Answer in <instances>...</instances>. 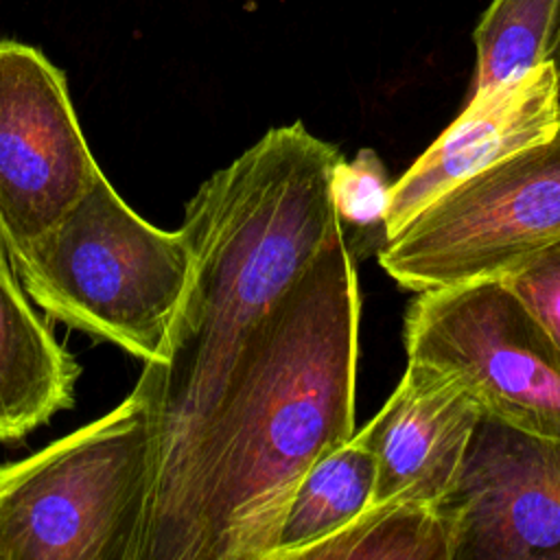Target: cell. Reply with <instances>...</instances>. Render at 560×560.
I'll return each mask as SVG.
<instances>
[{
	"instance_id": "cell-5",
	"label": "cell",
	"mask_w": 560,
	"mask_h": 560,
	"mask_svg": "<svg viewBox=\"0 0 560 560\" xmlns=\"http://www.w3.org/2000/svg\"><path fill=\"white\" fill-rule=\"evenodd\" d=\"M560 241V125L444 192L394 234L378 265L413 293L497 278Z\"/></svg>"
},
{
	"instance_id": "cell-3",
	"label": "cell",
	"mask_w": 560,
	"mask_h": 560,
	"mask_svg": "<svg viewBox=\"0 0 560 560\" xmlns=\"http://www.w3.org/2000/svg\"><path fill=\"white\" fill-rule=\"evenodd\" d=\"M11 262L50 319L144 363L162 357L190 276L186 232L144 221L103 171L90 190Z\"/></svg>"
},
{
	"instance_id": "cell-12",
	"label": "cell",
	"mask_w": 560,
	"mask_h": 560,
	"mask_svg": "<svg viewBox=\"0 0 560 560\" xmlns=\"http://www.w3.org/2000/svg\"><path fill=\"white\" fill-rule=\"evenodd\" d=\"M374 486L376 459L357 435L322 455L300 479L269 560H302L372 505Z\"/></svg>"
},
{
	"instance_id": "cell-9",
	"label": "cell",
	"mask_w": 560,
	"mask_h": 560,
	"mask_svg": "<svg viewBox=\"0 0 560 560\" xmlns=\"http://www.w3.org/2000/svg\"><path fill=\"white\" fill-rule=\"evenodd\" d=\"M481 416V405L455 376L422 361H407L381 411L354 433L376 459L372 505H440L459 477Z\"/></svg>"
},
{
	"instance_id": "cell-6",
	"label": "cell",
	"mask_w": 560,
	"mask_h": 560,
	"mask_svg": "<svg viewBox=\"0 0 560 560\" xmlns=\"http://www.w3.org/2000/svg\"><path fill=\"white\" fill-rule=\"evenodd\" d=\"M405 346L409 361L455 376L486 413L560 438V350L501 278L420 291Z\"/></svg>"
},
{
	"instance_id": "cell-1",
	"label": "cell",
	"mask_w": 560,
	"mask_h": 560,
	"mask_svg": "<svg viewBox=\"0 0 560 560\" xmlns=\"http://www.w3.org/2000/svg\"><path fill=\"white\" fill-rule=\"evenodd\" d=\"M343 155L300 120L269 129L214 171L184 210L190 276L162 357L136 383L155 468L138 560H147L258 322L339 228L332 173Z\"/></svg>"
},
{
	"instance_id": "cell-4",
	"label": "cell",
	"mask_w": 560,
	"mask_h": 560,
	"mask_svg": "<svg viewBox=\"0 0 560 560\" xmlns=\"http://www.w3.org/2000/svg\"><path fill=\"white\" fill-rule=\"evenodd\" d=\"M155 444L136 389L105 416L0 464V560H138Z\"/></svg>"
},
{
	"instance_id": "cell-2",
	"label": "cell",
	"mask_w": 560,
	"mask_h": 560,
	"mask_svg": "<svg viewBox=\"0 0 560 560\" xmlns=\"http://www.w3.org/2000/svg\"><path fill=\"white\" fill-rule=\"evenodd\" d=\"M359 322L337 228L258 322L147 560H269L300 479L354 435Z\"/></svg>"
},
{
	"instance_id": "cell-8",
	"label": "cell",
	"mask_w": 560,
	"mask_h": 560,
	"mask_svg": "<svg viewBox=\"0 0 560 560\" xmlns=\"http://www.w3.org/2000/svg\"><path fill=\"white\" fill-rule=\"evenodd\" d=\"M442 505L453 560H560V438L483 411Z\"/></svg>"
},
{
	"instance_id": "cell-14",
	"label": "cell",
	"mask_w": 560,
	"mask_h": 560,
	"mask_svg": "<svg viewBox=\"0 0 560 560\" xmlns=\"http://www.w3.org/2000/svg\"><path fill=\"white\" fill-rule=\"evenodd\" d=\"M558 20L560 0H492L472 33L475 92L518 79L547 61Z\"/></svg>"
},
{
	"instance_id": "cell-7",
	"label": "cell",
	"mask_w": 560,
	"mask_h": 560,
	"mask_svg": "<svg viewBox=\"0 0 560 560\" xmlns=\"http://www.w3.org/2000/svg\"><path fill=\"white\" fill-rule=\"evenodd\" d=\"M101 166L68 81L35 46L0 42V247L15 256L94 184Z\"/></svg>"
},
{
	"instance_id": "cell-11",
	"label": "cell",
	"mask_w": 560,
	"mask_h": 560,
	"mask_svg": "<svg viewBox=\"0 0 560 560\" xmlns=\"http://www.w3.org/2000/svg\"><path fill=\"white\" fill-rule=\"evenodd\" d=\"M31 302L0 247V444L26 438L74 405L81 368Z\"/></svg>"
},
{
	"instance_id": "cell-13",
	"label": "cell",
	"mask_w": 560,
	"mask_h": 560,
	"mask_svg": "<svg viewBox=\"0 0 560 560\" xmlns=\"http://www.w3.org/2000/svg\"><path fill=\"white\" fill-rule=\"evenodd\" d=\"M302 560H453L451 521L442 503H376Z\"/></svg>"
},
{
	"instance_id": "cell-15",
	"label": "cell",
	"mask_w": 560,
	"mask_h": 560,
	"mask_svg": "<svg viewBox=\"0 0 560 560\" xmlns=\"http://www.w3.org/2000/svg\"><path fill=\"white\" fill-rule=\"evenodd\" d=\"M394 182L374 149L339 160L332 173V203L343 243L359 262L387 243V212Z\"/></svg>"
},
{
	"instance_id": "cell-10",
	"label": "cell",
	"mask_w": 560,
	"mask_h": 560,
	"mask_svg": "<svg viewBox=\"0 0 560 560\" xmlns=\"http://www.w3.org/2000/svg\"><path fill=\"white\" fill-rule=\"evenodd\" d=\"M558 125L560 83L551 61L497 88L472 92L464 112L394 182L387 241L444 192L542 142Z\"/></svg>"
},
{
	"instance_id": "cell-16",
	"label": "cell",
	"mask_w": 560,
	"mask_h": 560,
	"mask_svg": "<svg viewBox=\"0 0 560 560\" xmlns=\"http://www.w3.org/2000/svg\"><path fill=\"white\" fill-rule=\"evenodd\" d=\"M497 278L532 311L560 350V241L529 254Z\"/></svg>"
},
{
	"instance_id": "cell-17",
	"label": "cell",
	"mask_w": 560,
	"mask_h": 560,
	"mask_svg": "<svg viewBox=\"0 0 560 560\" xmlns=\"http://www.w3.org/2000/svg\"><path fill=\"white\" fill-rule=\"evenodd\" d=\"M553 66H556V72H558V83H560V20H558V28H556V35H553V44H551V50H549V59Z\"/></svg>"
}]
</instances>
